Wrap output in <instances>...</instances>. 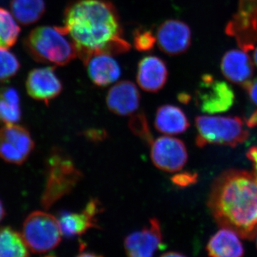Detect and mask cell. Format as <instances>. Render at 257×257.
<instances>
[{"label": "cell", "mask_w": 257, "mask_h": 257, "mask_svg": "<svg viewBox=\"0 0 257 257\" xmlns=\"http://www.w3.org/2000/svg\"><path fill=\"white\" fill-rule=\"evenodd\" d=\"M63 28L84 63L98 54L114 55L130 50L123 38L119 15L107 0H77L64 13Z\"/></svg>", "instance_id": "cell-1"}, {"label": "cell", "mask_w": 257, "mask_h": 257, "mask_svg": "<svg viewBox=\"0 0 257 257\" xmlns=\"http://www.w3.org/2000/svg\"><path fill=\"white\" fill-rule=\"evenodd\" d=\"M209 207L218 224L234 230L243 239L257 233V179L253 174L229 171L216 179Z\"/></svg>", "instance_id": "cell-2"}, {"label": "cell", "mask_w": 257, "mask_h": 257, "mask_svg": "<svg viewBox=\"0 0 257 257\" xmlns=\"http://www.w3.org/2000/svg\"><path fill=\"white\" fill-rule=\"evenodd\" d=\"M37 62L64 66L77 57L75 46L63 27L42 26L32 30L25 41Z\"/></svg>", "instance_id": "cell-3"}, {"label": "cell", "mask_w": 257, "mask_h": 257, "mask_svg": "<svg viewBox=\"0 0 257 257\" xmlns=\"http://www.w3.org/2000/svg\"><path fill=\"white\" fill-rule=\"evenodd\" d=\"M83 177L74 161L60 150L52 152L48 161L46 187L42 204L49 209L61 198L70 194Z\"/></svg>", "instance_id": "cell-4"}, {"label": "cell", "mask_w": 257, "mask_h": 257, "mask_svg": "<svg viewBox=\"0 0 257 257\" xmlns=\"http://www.w3.org/2000/svg\"><path fill=\"white\" fill-rule=\"evenodd\" d=\"M199 147L209 145L237 146L247 140L248 133L237 116H199L196 118Z\"/></svg>", "instance_id": "cell-5"}, {"label": "cell", "mask_w": 257, "mask_h": 257, "mask_svg": "<svg viewBox=\"0 0 257 257\" xmlns=\"http://www.w3.org/2000/svg\"><path fill=\"white\" fill-rule=\"evenodd\" d=\"M22 236L32 252L42 253L60 244L62 233L58 219L49 213L37 211L25 219Z\"/></svg>", "instance_id": "cell-6"}, {"label": "cell", "mask_w": 257, "mask_h": 257, "mask_svg": "<svg viewBox=\"0 0 257 257\" xmlns=\"http://www.w3.org/2000/svg\"><path fill=\"white\" fill-rule=\"evenodd\" d=\"M234 92L227 83L216 80L211 74L201 78L196 93L198 107L204 113L218 114L229 110L234 102Z\"/></svg>", "instance_id": "cell-7"}, {"label": "cell", "mask_w": 257, "mask_h": 257, "mask_svg": "<svg viewBox=\"0 0 257 257\" xmlns=\"http://www.w3.org/2000/svg\"><path fill=\"white\" fill-rule=\"evenodd\" d=\"M33 148V140L26 128L10 124L0 130V157L6 162L23 164Z\"/></svg>", "instance_id": "cell-8"}, {"label": "cell", "mask_w": 257, "mask_h": 257, "mask_svg": "<svg viewBox=\"0 0 257 257\" xmlns=\"http://www.w3.org/2000/svg\"><path fill=\"white\" fill-rule=\"evenodd\" d=\"M151 159L155 167L166 172L182 170L188 160L187 147L179 139L162 137L151 144Z\"/></svg>", "instance_id": "cell-9"}, {"label": "cell", "mask_w": 257, "mask_h": 257, "mask_svg": "<svg viewBox=\"0 0 257 257\" xmlns=\"http://www.w3.org/2000/svg\"><path fill=\"white\" fill-rule=\"evenodd\" d=\"M162 229L157 218L150 219V223L140 231H137L125 238L124 246L126 255L131 257H150L162 246Z\"/></svg>", "instance_id": "cell-10"}, {"label": "cell", "mask_w": 257, "mask_h": 257, "mask_svg": "<svg viewBox=\"0 0 257 257\" xmlns=\"http://www.w3.org/2000/svg\"><path fill=\"white\" fill-rule=\"evenodd\" d=\"M157 43L162 52L169 55H179L187 52L192 42L189 25L178 20H168L159 27Z\"/></svg>", "instance_id": "cell-11"}, {"label": "cell", "mask_w": 257, "mask_h": 257, "mask_svg": "<svg viewBox=\"0 0 257 257\" xmlns=\"http://www.w3.org/2000/svg\"><path fill=\"white\" fill-rule=\"evenodd\" d=\"M103 211L97 199H92L80 213L65 212L58 219L62 235L67 237L80 236L93 228H99L96 217Z\"/></svg>", "instance_id": "cell-12"}, {"label": "cell", "mask_w": 257, "mask_h": 257, "mask_svg": "<svg viewBox=\"0 0 257 257\" xmlns=\"http://www.w3.org/2000/svg\"><path fill=\"white\" fill-rule=\"evenodd\" d=\"M26 88L31 97L47 104L62 92V84L55 73V67H42L29 73Z\"/></svg>", "instance_id": "cell-13"}, {"label": "cell", "mask_w": 257, "mask_h": 257, "mask_svg": "<svg viewBox=\"0 0 257 257\" xmlns=\"http://www.w3.org/2000/svg\"><path fill=\"white\" fill-rule=\"evenodd\" d=\"M138 87L130 81H121L110 88L106 94L108 109L115 114L128 116L138 110L140 104Z\"/></svg>", "instance_id": "cell-14"}, {"label": "cell", "mask_w": 257, "mask_h": 257, "mask_svg": "<svg viewBox=\"0 0 257 257\" xmlns=\"http://www.w3.org/2000/svg\"><path fill=\"white\" fill-rule=\"evenodd\" d=\"M168 79V69L162 59L147 56L139 62L137 82L142 89L156 93L162 89Z\"/></svg>", "instance_id": "cell-15"}, {"label": "cell", "mask_w": 257, "mask_h": 257, "mask_svg": "<svg viewBox=\"0 0 257 257\" xmlns=\"http://www.w3.org/2000/svg\"><path fill=\"white\" fill-rule=\"evenodd\" d=\"M221 69L225 78L234 84L243 86L254 73V67L249 55L244 51L232 50L224 54Z\"/></svg>", "instance_id": "cell-16"}, {"label": "cell", "mask_w": 257, "mask_h": 257, "mask_svg": "<svg viewBox=\"0 0 257 257\" xmlns=\"http://www.w3.org/2000/svg\"><path fill=\"white\" fill-rule=\"evenodd\" d=\"M84 64L89 78L98 87L110 85L121 76L119 64L109 54L93 55Z\"/></svg>", "instance_id": "cell-17"}, {"label": "cell", "mask_w": 257, "mask_h": 257, "mask_svg": "<svg viewBox=\"0 0 257 257\" xmlns=\"http://www.w3.org/2000/svg\"><path fill=\"white\" fill-rule=\"evenodd\" d=\"M225 32L234 37L241 50L249 52L257 43V18L236 13L226 25Z\"/></svg>", "instance_id": "cell-18"}, {"label": "cell", "mask_w": 257, "mask_h": 257, "mask_svg": "<svg viewBox=\"0 0 257 257\" xmlns=\"http://www.w3.org/2000/svg\"><path fill=\"white\" fill-rule=\"evenodd\" d=\"M207 251L209 256L215 257H239L244 253L239 234L227 227H222L211 236Z\"/></svg>", "instance_id": "cell-19"}, {"label": "cell", "mask_w": 257, "mask_h": 257, "mask_svg": "<svg viewBox=\"0 0 257 257\" xmlns=\"http://www.w3.org/2000/svg\"><path fill=\"white\" fill-rule=\"evenodd\" d=\"M155 128L159 133L177 135L187 131L189 123L185 113L179 106L165 104L157 109Z\"/></svg>", "instance_id": "cell-20"}, {"label": "cell", "mask_w": 257, "mask_h": 257, "mask_svg": "<svg viewBox=\"0 0 257 257\" xmlns=\"http://www.w3.org/2000/svg\"><path fill=\"white\" fill-rule=\"evenodd\" d=\"M44 0H12L13 16L24 25L36 23L45 13Z\"/></svg>", "instance_id": "cell-21"}, {"label": "cell", "mask_w": 257, "mask_h": 257, "mask_svg": "<svg viewBox=\"0 0 257 257\" xmlns=\"http://www.w3.org/2000/svg\"><path fill=\"white\" fill-rule=\"evenodd\" d=\"M21 116L20 96L13 87L0 89V123L16 124Z\"/></svg>", "instance_id": "cell-22"}, {"label": "cell", "mask_w": 257, "mask_h": 257, "mask_svg": "<svg viewBox=\"0 0 257 257\" xmlns=\"http://www.w3.org/2000/svg\"><path fill=\"white\" fill-rule=\"evenodd\" d=\"M23 236L10 227L0 228V257L28 256Z\"/></svg>", "instance_id": "cell-23"}, {"label": "cell", "mask_w": 257, "mask_h": 257, "mask_svg": "<svg viewBox=\"0 0 257 257\" xmlns=\"http://www.w3.org/2000/svg\"><path fill=\"white\" fill-rule=\"evenodd\" d=\"M20 28L10 12L0 8V47L10 48L15 45Z\"/></svg>", "instance_id": "cell-24"}, {"label": "cell", "mask_w": 257, "mask_h": 257, "mask_svg": "<svg viewBox=\"0 0 257 257\" xmlns=\"http://www.w3.org/2000/svg\"><path fill=\"white\" fill-rule=\"evenodd\" d=\"M20 64L14 54L0 47V81L10 80L18 73Z\"/></svg>", "instance_id": "cell-25"}, {"label": "cell", "mask_w": 257, "mask_h": 257, "mask_svg": "<svg viewBox=\"0 0 257 257\" xmlns=\"http://www.w3.org/2000/svg\"><path fill=\"white\" fill-rule=\"evenodd\" d=\"M130 127L132 132L144 142L152 144L153 142L151 132L149 127L148 121L143 112H140L132 117L130 120Z\"/></svg>", "instance_id": "cell-26"}, {"label": "cell", "mask_w": 257, "mask_h": 257, "mask_svg": "<svg viewBox=\"0 0 257 257\" xmlns=\"http://www.w3.org/2000/svg\"><path fill=\"white\" fill-rule=\"evenodd\" d=\"M156 42V36L151 30H137L134 33V46L139 52L152 50Z\"/></svg>", "instance_id": "cell-27"}, {"label": "cell", "mask_w": 257, "mask_h": 257, "mask_svg": "<svg viewBox=\"0 0 257 257\" xmlns=\"http://www.w3.org/2000/svg\"><path fill=\"white\" fill-rule=\"evenodd\" d=\"M198 176L196 173L184 172L177 174L172 178L174 184L179 187H186L196 183Z\"/></svg>", "instance_id": "cell-28"}, {"label": "cell", "mask_w": 257, "mask_h": 257, "mask_svg": "<svg viewBox=\"0 0 257 257\" xmlns=\"http://www.w3.org/2000/svg\"><path fill=\"white\" fill-rule=\"evenodd\" d=\"M238 13L257 18V0H239Z\"/></svg>", "instance_id": "cell-29"}, {"label": "cell", "mask_w": 257, "mask_h": 257, "mask_svg": "<svg viewBox=\"0 0 257 257\" xmlns=\"http://www.w3.org/2000/svg\"><path fill=\"white\" fill-rule=\"evenodd\" d=\"M242 87L247 92L251 101L257 105V77L253 80L250 79L248 82L245 83Z\"/></svg>", "instance_id": "cell-30"}, {"label": "cell", "mask_w": 257, "mask_h": 257, "mask_svg": "<svg viewBox=\"0 0 257 257\" xmlns=\"http://www.w3.org/2000/svg\"><path fill=\"white\" fill-rule=\"evenodd\" d=\"M248 160L253 165V175L257 179V147H251L246 154Z\"/></svg>", "instance_id": "cell-31"}, {"label": "cell", "mask_w": 257, "mask_h": 257, "mask_svg": "<svg viewBox=\"0 0 257 257\" xmlns=\"http://www.w3.org/2000/svg\"><path fill=\"white\" fill-rule=\"evenodd\" d=\"M86 137L92 141H99L106 138L105 132L99 131V130H91L86 133Z\"/></svg>", "instance_id": "cell-32"}, {"label": "cell", "mask_w": 257, "mask_h": 257, "mask_svg": "<svg viewBox=\"0 0 257 257\" xmlns=\"http://www.w3.org/2000/svg\"><path fill=\"white\" fill-rule=\"evenodd\" d=\"M246 123L248 127H253V126H257V109L250 115L249 117L246 120Z\"/></svg>", "instance_id": "cell-33"}, {"label": "cell", "mask_w": 257, "mask_h": 257, "mask_svg": "<svg viewBox=\"0 0 257 257\" xmlns=\"http://www.w3.org/2000/svg\"><path fill=\"white\" fill-rule=\"evenodd\" d=\"M178 98L179 101H182V102L184 103V104L188 103L191 99L190 96H189V94H185V93H182V94H179Z\"/></svg>", "instance_id": "cell-34"}, {"label": "cell", "mask_w": 257, "mask_h": 257, "mask_svg": "<svg viewBox=\"0 0 257 257\" xmlns=\"http://www.w3.org/2000/svg\"><path fill=\"white\" fill-rule=\"evenodd\" d=\"M184 256H185V255L183 254V253L177 252V251H169V252L163 253V254L162 255V256L164 257H180Z\"/></svg>", "instance_id": "cell-35"}, {"label": "cell", "mask_w": 257, "mask_h": 257, "mask_svg": "<svg viewBox=\"0 0 257 257\" xmlns=\"http://www.w3.org/2000/svg\"><path fill=\"white\" fill-rule=\"evenodd\" d=\"M5 214L4 207H3V204L0 202V221L3 220V218H4Z\"/></svg>", "instance_id": "cell-36"}, {"label": "cell", "mask_w": 257, "mask_h": 257, "mask_svg": "<svg viewBox=\"0 0 257 257\" xmlns=\"http://www.w3.org/2000/svg\"><path fill=\"white\" fill-rule=\"evenodd\" d=\"M253 60H254L255 64L257 67V48L255 50L254 53H253Z\"/></svg>", "instance_id": "cell-37"}, {"label": "cell", "mask_w": 257, "mask_h": 257, "mask_svg": "<svg viewBox=\"0 0 257 257\" xmlns=\"http://www.w3.org/2000/svg\"><path fill=\"white\" fill-rule=\"evenodd\" d=\"M255 238H256V247H257V233H256V236H255Z\"/></svg>", "instance_id": "cell-38"}, {"label": "cell", "mask_w": 257, "mask_h": 257, "mask_svg": "<svg viewBox=\"0 0 257 257\" xmlns=\"http://www.w3.org/2000/svg\"><path fill=\"white\" fill-rule=\"evenodd\" d=\"M3 1V0H0V2Z\"/></svg>", "instance_id": "cell-39"}]
</instances>
